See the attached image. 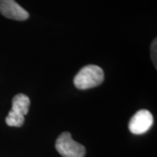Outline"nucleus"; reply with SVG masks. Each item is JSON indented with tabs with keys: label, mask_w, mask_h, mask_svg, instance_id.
<instances>
[{
	"label": "nucleus",
	"mask_w": 157,
	"mask_h": 157,
	"mask_svg": "<svg viewBox=\"0 0 157 157\" xmlns=\"http://www.w3.org/2000/svg\"><path fill=\"white\" fill-rule=\"evenodd\" d=\"M104 73L100 67L95 65H88L80 69L74 77V86L80 90H86L95 87L103 82Z\"/></svg>",
	"instance_id": "obj_1"
},
{
	"label": "nucleus",
	"mask_w": 157,
	"mask_h": 157,
	"mask_svg": "<svg viewBox=\"0 0 157 157\" xmlns=\"http://www.w3.org/2000/svg\"><path fill=\"white\" fill-rule=\"evenodd\" d=\"M55 147L63 157H84L86 155L85 147L73 140L69 132H64L58 137Z\"/></svg>",
	"instance_id": "obj_3"
},
{
	"label": "nucleus",
	"mask_w": 157,
	"mask_h": 157,
	"mask_svg": "<svg viewBox=\"0 0 157 157\" xmlns=\"http://www.w3.org/2000/svg\"><path fill=\"white\" fill-rule=\"evenodd\" d=\"M30 99L24 94H18L12 99V107L6 118V122L10 127H21L25 122V115L29 112Z\"/></svg>",
	"instance_id": "obj_2"
},
{
	"label": "nucleus",
	"mask_w": 157,
	"mask_h": 157,
	"mask_svg": "<svg viewBox=\"0 0 157 157\" xmlns=\"http://www.w3.org/2000/svg\"><path fill=\"white\" fill-rule=\"evenodd\" d=\"M156 39H155L151 45V57L153 63L155 64V67H156Z\"/></svg>",
	"instance_id": "obj_6"
},
{
	"label": "nucleus",
	"mask_w": 157,
	"mask_h": 157,
	"mask_svg": "<svg viewBox=\"0 0 157 157\" xmlns=\"http://www.w3.org/2000/svg\"><path fill=\"white\" fill-rule=\"evenodd\" d=\"M154 123V117L148 110H139L131 118L128 124L129 130L135 135H142L147 132Z\"/></svg>",
	"instance_id": "obj_4"
},
{
	"label": "nucleus",
	"mask_w": 157,
	"mask_h": 157,
	"mask_svg": "<svg viewBox=\"0 0 157 157\" xmlns=\"http://www.w3.org/2000/svg\"><path fill=\"white\" fill-rule=\"evenodd\" d=\"M0 13L7 18L24 21L29 17L28 11L15 0H0Z\"/></svg>",
	"instance_id": "obj_5"
}]
</instances>
